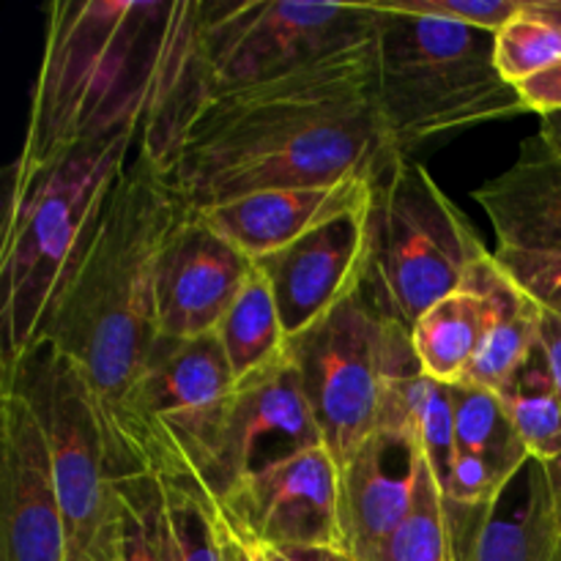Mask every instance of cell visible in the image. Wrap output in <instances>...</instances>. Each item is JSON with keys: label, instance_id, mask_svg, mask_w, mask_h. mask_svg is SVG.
Instances as JSON below:
<instances>
[{"label": "cell", "instance_id": "1", "mask_svg": "<svg viewBox=\"0 0 561 561\" xmlns=\"http://www.w3.org/2000/svg\"><path fill=\"white\" fill-rule=\"evenodd\" d=\"M376 36L192 110L162 170L190 211L272 190L378 181L403 153L376 102Z\"/></svg>", "mask_w": 561, "mask_h": 561}, {"label": "cell", "instance_id": "2", "mask_svg": "<svg viewBox=\"0 0 561 561\" xmlns=\"http://www.w3.org/2000/svg\"><path fill=\"white\" fill-rule=\"evenodd\" d=\"M203 0H55L11 170L135 137L162 170L195 102Z\"/></svg>", "mask_w": 561, "mask_h": 561}, {"label": "cell", "instance_id": "3", "mask_svg": "<svg viewBox=\"0 0 561 561\" xmlns=\"http://www.w3.org/2000/svg\"><path fill=\"white\" fill-rule=\"evenodd\" d=\"M186 211L164 175L135 153L93 219L36 340L88 378L126 480L140 474L124 460L121 411L159 340L157 263Z\"/></svg>", "mask_w": 561, "mask_h": 561}, {"label": "cell", "instance_id": "4", "mask_svg": "<svg viewBox=\"0 0 561 561\" xmlns=\"http://www.w3.org/2000/svg\"><path fill=\"white\" fill-rule=\"evenodd\" d=\"M137 148L135 137L85 142L33 170H9L0 236V365L36 345L71 261Z\"/></svg>", "mask_w": 561, "mask_h": 561}, {"label": "cell", "instance_id": "5", "mask_svg": "<svg viewBox=\"0 0 561 561\" xmlns=\"http://www.w3.org/2000/svg\"><path fill=\"white\" fill-rule=\"evenodd\" d=\"M376 11V102L400 153L449 131L526 113L518 88L493 66V36L436 16Z\"/></svg>", "mask_w": 561, "mask_h": 561}, {"label": "cell", "instance_id": "6", "mask_svg": "<svg viewBox=\"0 0 561 561\" xmlns=\"http://www.w3.org/2000/svg\"><path fill=\"white\" fill-rule=\"evenodd\" d=\"M0 383L27 400L44 433L69 535V561H121V482L126 477L88 378L58 351L36 343L22 359L0 365Z\"/></svg>", "mask_w": 561, "mask_h": 561}, {"label": "cell", "instance_id": "7", "mask_svg": "<svg viewBox=\"0 0 561 561\" xmlns=\"http://www.w3.org/2000/svg\"><path fill=\"white\" fill-rule=\"evenodd\" d=\"M367 222L370 255L362 294L378 316L409 332L491 255L425 164L409 159L373 186Z\"/></svg>", "mask_w": 561, "mask_h": 561}, {"label": "cell", "instance_id": "8", "mask_svg": "<svg viewBox=\"0 0 561 561\" xmlns=\"http://www.w3.org/2000/svg\"><path fill=\"white\" fill-rule=\"evenodd\" d=\"M321 442L340 466L381 425L389 389L422 373L409 329L354 294L288 340Z\"/></svg>", "mask_w": 561, "mask_h": 561}, {"label": "cell", "instance_id": "9", "mask_svg": "<svg viewBox=\"0 0 561 561\" xmlns=\"http://www.w3.org/2000/svg\"><path fill=\"white\" fill-rule=\"evenodd\" d=\"M373 36L376 11L365 0H203L192 110L219 93L274 80Z\"/></svg>", "mask_w": 561, "mask_h": 561}, {"label": "cell", "instance_id": "10", "mask_svg": "<svg viewBox=\"0 0 561 561\" xmlns=\"http://www.w3.org/2000/svg\"><path fill=\"white\" fill-rule=\"evenodd\" d=\"M312 444H323L321 433L299 370L285 354L274 365L236 381L184 480L222 502L250 474Z\"/></svg>", "mask_w": 561, "mask_h": 561}, {"label": "cell", "instance_id": "11", "mask_svg": "<svg viewBox=\"0 0 561 561\" xmlns=\"http://www.w3.org/2000/svg\"><path fill=\"white\" fill-rule=\"evenodd\" d=\"M217 510L255 546L348 551L343 474L327 444H312L255 471L217 502Z\"/></svg>", "mask_w": 561, "mask_h": 561}, {"label": "cell", "instance_id": "12", "mask_svg": "<svg viewBox=\"0 0 561 561\" xmlns=\"http://www.w3.org/2000/svg\"><path fill=\"white\" fill-rule=\"evenodd\" d=\"M0 557L69 561L47 442L27 400L0 383Z\"/></svg>", "mask_w": 561, "mask_h": 561}, {"label": "cell", "instance_id": "13", "mask_svg": "<svg viewBox=\"0 0 561 561\" xmlns=\"http://www.w3.org/2000/svg\"><path fill=\"white\" fill-rule=\"evenodd\" d=\"M458 561H561V460L529 463L485 504L447 502Z\"/></svg>", "mask_w": 561, "mask_h": 561}, {"label": "cell", "instance_id": "14", "mask_svg": "<svg viewBox=\"0 0 561 561\" xmlns=\"http://www.w3.org/2000/svg\"><path fill=\"white\" fill-rule=\"evenodd\" d=\"M255 263L197 211H186L157 263L159 337L192 340L217 332Z\"/></svg>", "mask_w": 561, "mask_h": 561}, {"label": "cell", "instance_id": "15", "mask_svg": "<svg viewBox=\"0 0 561 561\" xmlns=\"http://www.w3.org/2000/svg\"><path fill=\"white\" fill-rule=\"evenodd\" d=\"M367 211L370 203L257 263L272 283L288 340L362 290L370 255Z\"/></svg>", "mask_w": 561, "mask_h": 561}, {"label": "cell", "instance_id": "16", "mask_svg": "<svg viewBox=\"0 0 561 561\" xmlns=\"http://www.w3.org/2000/svg\"><path fill=\"white\" fill-rule=\"evenodd\" d=\"M422 449L409 425H383L340 466L345 546L354 561H378L414 507Z\"/></svg>", "mask_w": 561, "mask_h": 561}, {"label": "cell", "instance_id": "17", "mask_svg": "<svg viewBox=\"0 0 561 561\" xmlns=\"http://www.w3.org/2000/svg\"><path fill=\"white\" fill-rule=\"evenodd\" d=\"M373 181L345 179L327 186L255 192L197 214L252 263H261L312 230L365 208L373 201Z\"/></svg>", "mask_w": 561, "mask_h": 561}, {"label": "cell", "instance_id": "18", "mask_svg": "<svg viewBox=\"0 0 561 561\" xmlns=\"http://www.w3.org/2000/svg\"><path fill=\"white\" fill-rule=\"evenodd\" d=\"M485 208L496 247L561 252V153L546 142H526L513 168L474 190Z\"/></svg>", "mask_w": 561, "mask_h": 561}, {"label": "cell", "instance_id": "19", "mask_svg": "<svg viewBox=\"0 0 561 561\" xmlns=\"http://www.w3.org/2000/svg\"><path fill=\"white\" fill-rule=\"evenodd\" d=\"M502 285L504 272L491 252L458 290L436 301L416 321L411 343L427 378L447 387L463 381L493 321Z\"/></svg>", "mask_w": 561, "mask_h": 561}, {"label": "cell", "instance_id": "20", "mask_svg": "<svg viewBox=\"0 0 561 561\" xmlns=\"http://www.w3.org/2000/svg\"><path fill=\"white\" fill-rule=\"evenodd\" d=\"M222 343L236 381L274 365L288 354V334L279 321L277 299L263 268H252L214 332Z\"/></svg>", "mask_w": 561, "mask_h": 561}, {"label": "cell", "instance_id": "21", "mask_svg": "<svg viewBox=\"0 0 561 561\" xmlns=\"http://www.w3.org/2000/svg\"><path fill=\"white\" fill-rule=\"evenodd\" d=\"M540 327L542 310L520 294L504 274V285L499 290L496 312L488 327L485 340L471 362L469 373L460 383H474V387L499 392L510 383V378L531 359L540 348Z\"/></svg>", "mask_w": 561, "mask_h": 561}, {"label": "cell", "instance_id": "22", "mask_svg": "<svg viewBox=\"0 0 561 561\" xmlns=\"http://www.w3.org/2000/svg\"><path fill=\"white\" fill-rule=\"evenodd\" d=\"M383 425H409L425 449L433 474L438 477V482H444L455 453H458L453 387L433 381L425 373L403 378L389 389L378 427Z\"/></svg>", "mask_w": 561, "mask_h": 561}, {"label": "cell", "instance_id": "23", "mask_svg": "<svg viewBox=\"0 0 561 561\" xmlns=\"http://www.w3.org/2000/svg\"><path fill=\"white\" fill-rule=\"evenodd\" d=\"M455 444L460 453L488 460L504 480L518 474L531 458L520 442L502 398L474 383H455Z\"/></svg>", "mask_w": 561, "mask_h": 561}, {"label": "cell", "instance_id": "24", "mask_svg": "<svg viewBox=\"0 0 561 561\" xmlns=\"http://www.w3.org/2000/svg\"><path fill=\"white\" fill-rule=\"evenodd\" d=\"M496 394L531 458L561 460V394L542 348Z\"/></svg>", "mask_w": 561, "mask_h": 561}, {"label": "cell", "instance_id": "25", "mask_svg": "<svg viewBox=\"0 0 561 561\" xmlns=\"http://www.w3.org/2000/svg\"><path fill=\"white\" fill-rule=\"evenodd\" d=\"M162 518L173 561H222L211 499L184 477H159Z\"/></svg>", "mask_w": 561, "mask_h": 561}, {"label": "cell", "instance_id": "26", "mask_svg": "<svg viewBox=\"0 0 561 561\" xmlns=\"http://www.w3.org/2000/svg\"><path fill=\"white\" fill-rule=\"evenodd\" d=\"M378 561H458L447 518V499L427 458L422 460L414 507Z\"/></svg>", "mask_w": 561, "mask_h": 561}, {"label": "cell", "instance_id": "27", "mask_svg": "<svg viewBox=\"0 0 561 561\" xmlns=\"http://www.w3.org/2000/svg\"><path fill=\"white\" fill-rule=\"evenodd\" d=\"M561 60V33L526 9L493 36V66L510 85H524L531 77Z\"/></svg>", "mask_w": 561, "mask_h": 561}, {"label": "cell", "instance_id": "28", "mask_svg": "<svg viewBox=\"0 0 561 561\" xmlns=\"http://www.w3.org/2000/svg\"><path fill=\"white\" fill-rule=\"evenodd\" d=\"M124 535L121 561H173L162 518V491L157 474L129 477L121 482Z\"/></svg>", "mask_w": 561, "mask_h": 561}, {"label": "cell", "instance_id": "29", "mask_svg": "<svg viewBox=\"0 0 561 561\" xmlns=\"http://www.w3.org/2000/svg\"><path fill=\"white\" fill-rule=\"evenodd\" d=\"M491 252L493 261L520 294L529 296L540 310L561 316V252L507 250V247H496Z\"/></svg>", "mask_w": 561, "mask_h": 561}, {"label": "cell", "instance_id": "30", "mask_svg": "<svg viewBox=\"0 0 561 561\" xmlns=\"http://www.w3.org/2000/svg\"><path fill=\"white\" fill-rule=\"evenodd\" d=\"M387 9L405 14L436 16V20L458 22L496 36L510 20L524 11V0H381Z\"/></svg>", "mask_w": 561, "mask_h": 561}, {"label": "cell", "instance_id": "31", "mask_svg": "<svg viewBox=\"0 0 561 561\" xmlns=\"http://www.w3.org/2000/svg\"><path fill=\"white\" fill-rule=\"evenodd\" d=\"M529 463V460H526ZM515 477V474H513ZM510 477V480H513ZM510 480H504L496 469H493L488 460L477 458L469 453H455L453 466H449L447 477H444V499L449 504H463V507H474V504H485L507 485Z\"/></svg>", "mask_w": 561, "mask_h": 561}, {"label": "cell", "instance_id": "32", "mask_svg": "<svg viewBox=\"0 0 561 561\" xmlns=\"http://www.w3.org/2000/svg\"><path fill=\"white\" fill-rule=\"evenodd\" d=\"M518 93L526 104V113H537L540 118L561 113V60L542 75L518 85Z\"/></svg>", "mask_w": 561, "mask_h": 561}, {"label": "cell", "instance_id": "33", "mask_svg": "<svg viewBox=\"0 0 561 561\" xmlns=\"http://www.w3.org/2000/svg\"><path fill=\"white\" fill-rule=\"evenodd\" d=\"M211 507H214V518H217L219 546H222V561H263L255 542L247 540V537H241L239 531H236L233 526L222 518V513L217 510V502H214V499H211Z\"/></svg>", "mask_w": 561, "mask_h": 561}, {"label": "cell", "instance_id": "34", "mask_svg": "<svg viewBox=\"0 0 561 561\" xmlns=\"http://www.w3.org/2000/svg\"><path fill=\"white\" fill-rule=\"evenodd\" d=\"M263 561H354L343 548H279L257 546Z\"/></svg>", "mask_w": 561, "mask_h": 561}, {"label": "cell", "instance_id": "35", "mask_svg": "<svg viewBox=\"0 0 561 561\" xmlns=\"http://www.w3.org/2000/svg\"><path fill=\"white\" fill-rule=\"evenodd\" d=\"M540 348H542V354H546L548 370H551L553 383H557V389L561 394V316H557V312L542 310Z\"/></svg>", "mask_w": 561, "mask_h": 561}, {"label": "cell", "instance_id": "36", "mask_svg": "<svg viewBox=\"0 0 561 561\" xmlns=\"http://www.w3.org/2000/svg\"><path fill=\"white\" fill-rule=\"evenodd\" d=\"M526 9L561 33V0H526Z\"/></svg>", "mask_w": 561, "mask_h": 561}, {"label": "cell", "instance_id": "37", "mask_svg": "<svg viewBox=\"0 0 561 561\" xmlns=\"http://www.w3.org/2000/svg\"><path fill=\"white\" fill-rule=\"evenodd\" d=\"M540 140L546 142L551 151L561 153V113L540 118Z\"/></svg>", "mask_w": 561, "mask_h": 561}]
</instances>
